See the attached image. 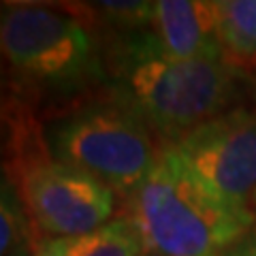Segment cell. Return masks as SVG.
Here are the masks:
<instances>
[{"label": "cell", "mask_w": 256, "mask_h": 256, "mask_svg": "<svg viewBox=\"0 0 256 256\" xmlns=\"http://www.w3.org/2000/svg\"><path fill=\"white\" fill-rule=\"evenodd\" d=\"M105 84L169 146L207 120L228 111L246 73L224 58L178 60L154 32L105 34Z\"/></svg>", "instance_id": "1"}, {"label": "cell", "mask_w": 256, "mask_h": 256, "mask_svg": "<svg viewBox=\"0 0 256 256\" xmlns=\"http://www.w3.org/2000/svg\"><path fill=\"white\" fill-rule=\"evenodd\" d=\"M146 256H222L256 228V216L222 198L162 150L126 198Z\"/></svg>", "instance_id": "2"}, {"label": "cell", "mask_w": 256, "mask_h": 256, "mask_svg": "<svg viewBox=\"0 0 256 256\" xmlns=\"http://www.w3.org/2000/svg\"><path fill=\"white\" fill-rule=\"evenodd\" d=\"M2 118L4 178L18 188L34 228L54 239H70L114 220L116 192L54 158L45 128L26 107V100L11 96Z\"/></svg>", "instance_id": "3"}, {"label": "cell", "mask_w": 256, "mask_h": 256, "mask_svg": "<svg viewBox=\"0 0 256 256\" xmlns=\"http://www.w3.org/2000/svg\"><path fill=\"white\" fill-rule=\"evenodd\" d=\"M0 47L28 94L70 98L105 84L102 38L70 9L32 2L2 4Z\"/></svg>", "instance_id": "4"}, {"label": "cell", "mask_w": 256, "mask_h": 256, "mask_svg": "<svg viewBox=\"0 0 256 256\" xmlns=\"http://www.w3.org/2000/svg\"><path fill=\"white\" fill-rule=\"evenodd\" d=\"M56 160L105 184L124 201L162 156L158 134L116 94L77 102L45 128Z\"/></svg>", "instance_id": "5"}, {"label": "cell", "mask_w": 256, "mask_h": 256, "mask_svg": "<svg viewBox=\"0 0 256 256\" xmlns=\"http://www.w3.org/2000/svg\"><path fill=\"white\" fill-rule=\"evenodd\" d=\"M222 198L248 207L256 192V111L235 107L162 146Z\"/></svg>", "instance_id": "6"}, {"label": "cell", "mask_w": 256, "mask_h": 256, "mask_svg": "<svg viewBox=\"0 0 256 256\" xmlns=\"http://www.w3.org/2000/svg\"><path fill=\"white\" fill-rule=\"evenodd\" d=\"M150 30L162 50L178 60L222 58L212 0H158Z\"/></svg>", "instance_id": "7"}, {"label": "cell", "mask_w": 256, "mask_h": 256, "mask_svg": "<svg viewBox=\"0 0 256 256\" xmlns=\"http://www.w3.org/2000/svg\"><path fill=\"white\" fill-rule=\"evenodd\" d=\"M222 58L242 73L256 66V0H212Z\"/></svg>", "instance_id": "8"}, {"label": "cell", "mask_w": 256, "mask_h": 256, "mask_svg": "<svg viewBox=\"0 0 256 256\" xmlns=\"http://www.w3.org/2000/svg\"><path fill=\"white\" fill-rule=\"evenodd\" d=\"M64 250L66 256H146L137 228L126 216L88 235L64 239Z\"/></svg>", "instance_id": "9"}, {"label": "cell", "mask_w": 256, "mask_h": 256, "mask_svg": "<svg viewBox=\"0 0 256 256\" xmlns=\"http://www.w3.org/2000/svg\"><path fill=\"white\" fill-rule=\"evenodd\" d=\"M73 6L82 20L90 26L98 24L107 34H128V32L148 30L154 20V2L143 0H102V2H82Z\"/></svg>", "instance_id": "10"}, {"label": "cell", "mask_w": 256, "mask_h": 256, "mask_svg": "<svg viewBox=\"0 0 256 256\" xmlns=\"http://www.w3.org/2000/svg\"><path fill=\"white\" fill-rule=\"evenodd\" d=\"M32 226H34V222H32L18 188L13 186L11 180L2 175V186H0V254L9 256L22 246H32Z\"/></svg>", "instance_id": "11"}, {"label": "cell", "mask_w": 256, "mask_h": 256, "mask_svg": "<svg viewBox=\"0 0 256 256\" xmlns=\"http://www.w3.org/2000/svg\"><path fill=\"white\" fill-rule=\"evenodd\" d=\"M34 256H66L64 250V239L45 237L34 244Z\"/></svg>", "instance_id": "12"}, {"label": "cell", "mask_w": 256, "mask_h": 256, "mask_svg": "<svg viewBox=\"0 0 256 256\" xmlns=\"http://www.w3.org/2000/svg\"><path fill=\"white\" fill-rule=\"evenodd\" d=\"M242 256H256V228L242 242Z\"/></svg>", "instance_id": "13"}, {"label": "cell", "mask_w": 256, "mask_h": 256, "mask_svg": "<svg viewBox=\"0 0 256 256\" xmlns=\"http://www.w3.org/2000/svg\"><path fill=\"white\" fill-rule=\"evenodd\" d=\"M9 256H34V246H22L18 250H13Z\"/></svg>", "instance_id": "14"}, {"label": "cell", "mask_w": 256, "mask_h": 256, "mask_svg": "<svg viewBox=\"0 0 256 256\" xmlns=\"http://www.w3.org/2000/svg\"><path fill=\"white\" fill-rule=\"evenodd\" d=\"M222 256H242V242H239L233 250H228L226 254H222Z\"/></svg>", "instance_id": "15"}, {"label": "cell", "mask_w": 256, "mask_h": 256, "mask_svg": "<svg viewBox=\"0 0 256 256\" xmlns=\"http://www.w3.org/2000/svg\"><path fill=\"white\" fill-rule=\"evenodd\" d=\"M248 77L252 79V86H254V94H256V66L250 70V73H248Z\"/></svg>", "instance_id": "16"}, {"label": "cell", "mask_w": 256, "mask_h": 256, "mask_svg": "<svg viewBox=\"0 0 256 256\" xmlns=\"http://www.w3.org/2000/svg\"><path fill=\"white\" fill-rule=\"evenodd\" d=\"M252 201H254V203H256V192H254V198H252Z\"/></svg>", "instance_id": "17"}]
</instances>
